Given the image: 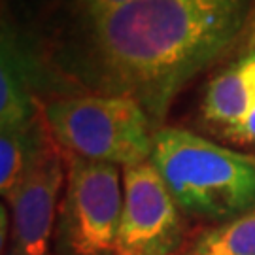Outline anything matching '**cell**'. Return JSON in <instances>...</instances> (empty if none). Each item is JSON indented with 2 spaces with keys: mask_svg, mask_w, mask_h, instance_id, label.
Returning a JSON list of instances; mask_svg holds the SVG:
<instances>
[{
  "mask_svg": "<svg viewBox=\"0 0 255 255\" xmlns=\"http://www.w3.org/2000/svg\"><path fill=\"white\" fill-rule=\"evenodd\" d=\"M42 116L49 134L68 155L132 166L153 153L155 127L136 101L85 95L47 102Z\"/></svg>",
  "mask_w": 255,
  "mask_h": 255,
  "instance_id": "cell-3",
  "label": "cell"
},
{
  "mask_svg": "<svg viewBox=\"0 0 255 255\" xmlns=\"http://www.w3.org/2000/svg\"><path fill=\"white\" fill-rule=\"evenodd\" d=\"M199 118L216 138L255 147V25L237 53L208 80Z\"/></svg>",
  "mask_w": 255,
  "mask_h": 255,
  "instance_id": "cell-6",
  "label": "cell"
},
{
  "mask_svg": "<svg viewBox=\"0 0 255 255\" xmlns=\"http://www.w3.org/2000/svg\"><path fill=\"white\" fill-rule=\"evenodd\" d=\"M183 255H255V208L201 233Z\"/></svg>",
  "mask_w": 255,
  "mask_h": 255,
  "instance_id": "cell-10",
  "label": "cell"
},
{
  "mask_svg": "<svg viewBox=\"0 0 255 255\" xmlns=\"http://www.w3.org/2000/svg\"><path fill=\"white\" fill-rule=\"evenodd\" d=\"M123 212L118 164L68 155L57 240L64 255H114Z\"/></svg>",
  "mask_w": 255,
  "mask_h": 255,
  "instance_id": "cell-4",
  "label": "cell"
},
{
  "mask_svg": "<svg viewBox=\"0 0 255 255\" xmlns=\"http://www.w3.org/2000/svg\"><path fill=\"white\" fill-rule=\"evenodd\" d=\"M151 163L182 212L227 221L255 208V153L216 144L191 130H155Z\"/></svg>",
  "mask_w": 255,
  "mask_h": 255,
  "instance_id": "cell-2",
  "label": "cell"
},
{
  "mask_svg": "<svg viewBox=\"0 0 255 255\" xmlns=\"http://www.w3.org/2000/svg\"><path fill=\"white\" fill-rule=\"evenodd\" d=\"M136 0H74V4L78 6L80 13L83 15H91V13H99L104 9H112L123 6V4H130Z\"/></svg>",
  "mask_w": 255,
  "mask_h": 255,
  "instance_id": "cell-11",
  "label": "cell"
},
{
  "mask_svg": "<svg viewBox=\"0 0 255 255\" xmlns=\"http://www.w3.org/2000/svg\"><path fill=\"white\" fill-rule=\"evenodd\" d=\"M44 116L15 128H0V193L6 199L51 142Z\"/></svg>",
  "mask_w": 255,
  "mask_h": 255,
  "instance_id": "cell-9",
  "label": "cell"
},
{
  "mask_svg": "<svg viewBox=\"0 0 255 255\" xmlns=\"http://www.w3.org/2000/svg\"><path fill=\"white\" fill-rule=\"evenodd\" d=\"M32 64L13 30L4 25L0 47V128L32 123L42 114L34 104Z\"/></svg>",
  "mask_w": 255,
  "mask_h": 255,
  "instance_id": "cell-8",
  "label": "cell"
},
{
  "mask_svg": "<svg viewBox=\"0 0 255 255\" xmlns=\"http://www.w3.org/2000/svg\"><path fill=\"white\" fill-rule=\"evenodd\" d=\"M63 180L61 149L51 138L32 168L6 197L11 214L6 255H49Z\"/></svg>",
  "mask_w": 255,
  "mask_h": 255,
  "instance_id": "cell-7",
  "label": "cell"
},
{
  "mask_svg": "<svg viewBox=\"0 0 255 255\" xmlns=\"http://www.w3.org/2000/svg\"><path fill=\"white\" fill-rule=\"evenodd\" d=\"M180 206L151 161L123 168V212L114 255H172L182 242Z\"/></svg>",
  "mask_w": 255,
  "mask_h": 255,
  "instance_id": "cell-5",
  "label": "cell"
},
{
  "mask_svg": "<svg viewBox=\"0 0 255 255\" xmlns=\"http://www.w3.org/2000/svg\"><path fill=\"white\" fill-rule=\"evenodd\" d=\"M250 21V0H136L83 15V76L102 95L136 101L155 130L174 97Z\"/></svg>",
  "mask_w": 255,
  "mask_h": 255,
  "instance_id": "cell-1",
  "label": "cell"
}]
</instances>
